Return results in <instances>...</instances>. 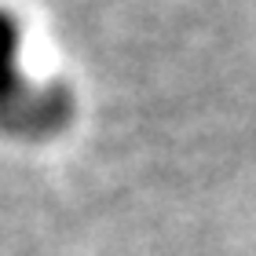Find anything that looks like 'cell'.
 I'll return each instance as SVG.
<instances>
[{
	"mask_svg": "<svg viewBox=\"0 0 256 256\" xmlns=\"http://www.w3.org/2000/svg\"><path fill=\"white\" fill-rule=\"evenodd\" d=\"M66 118V99L52 88H33L22 74V30L0 11V124L11 132H52Z\"/></svg>",
	"mask_w": 256,
	"mask_h": 256,
	"instance_id": "6da1fadb",
	"label": "cell"
}]
</instances>
